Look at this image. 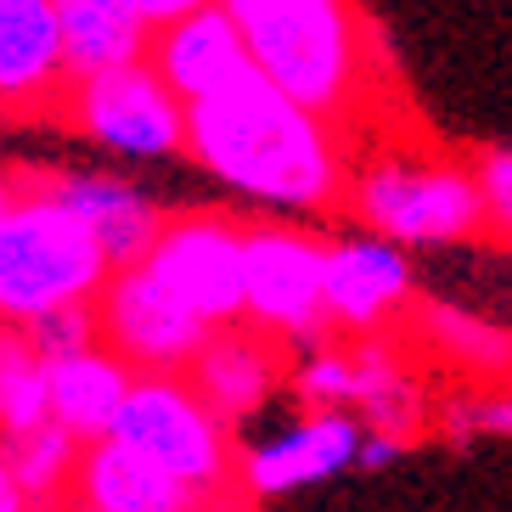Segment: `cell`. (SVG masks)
<instances>
[{
	"instance_id": "obj_14",
	"label": "cell",
	"mask_w": 512,
	"mask_h": 512,
	"mask_svg": "<svg viewBox=\"0 0 512 512\" xmlns=\"http://www.w3.org/2000/svg\"><path fill=\"white\" fill-rule=\"evenodd\" d=\"M62 512H237V507L197 496L192 484L169 479L164 467L130 451L124 439H96L79 456L74 490H68Z\"/></svg>"
},
{
	"instance_id": "obj_24",
	"label": "cell",
	"mask_w": 512,
	"mask_h": 512,
	"mask_svg": "<svg viewBox=\"0 0 512 512\" xmlns=\"http://www.w3.org/2000/svg\"><path fill=\"white\" fill-rule=\"evenodd\" d=\"M34 344H40V355L46 361H68V355H79V349L102 344V321H96V304H74V310H57V316L34 321Z\"/></svg>"
},
{
	"instance_id": "obj_18",
	"label": "cell",
	"mask_w": 512,
	"mask_h": 512,
	"mask_svg": "<svg viewBox=\"0 0 512 512\" xmlns=\"http://www.w3.org/2000/svg\"><path fill=\"white\" fill-rule=\"evenodd\" d=\"M400 327H406L411 349L456 366V372L473 377V383H507L512 377V332L496 327V321H484V316H473V310H456V304H445V299H417Z\"/></svg>"
},
{
	"instance_id": "obj_4",
	"label": "cell",
	"mask_w": 512,
	"mask_h": 512,
	"mask_svg": "<svg viewBox=\"0 0 512 512\" xmlns=\"http://www.w3.org/2000/svg\"><path fill=\"white\" fill-rule=\"evenodd\" d=\"M113 439L158 462L169 479L192 484L197 496L242 507L237 428L203 400V389L186 372H136V389L124 400Z\"/></svg>"
},
{
	"instance_id": "obj_22",
	"label": "cell",
	"mask_w": 512,
	"mask_h": 512,
	"mask_svg": "<svg viewBox=\"0 0 512 512\" xmlns=\"http://www.w3.org/2000/svg\"><path fill=\"white\" fill-rule=\"evenodd\" d=\"M287 389L304 411H344L355 406V344L344 332H332L310 349H293Z\"/></svg>"
},
{
	"instance_id": "obj_10",
	"label": "cell",
	"mask_w": 512,
	"mask_h": 512,
	"mask_svg": "<svg viewBox=\"0 0 512 512\" xmlns=\"http://www.w3.org/2000/svg\"><path fill=\"white\" fill-rule=\"evenodd\" d=\"M417 304V276L400 242L361 231L327 242V321L344 338L394 332Z\"/></svg>"
},
{
	"instance_id": "obj_20",
	"label": "cell",
	"mask_w": 512,
	"mask_h": 512,
	"mask_svg": "<svg viewBox=\"0 0 512 512\" xmlns=\"http://www.w3.org/2000/svg\"><path fill=\"white\" fill-rule=\"evenodd\" d=\"M51 422V361L29 327L0 321V439Z\"/></svg>"
},
{
	"instance_id": "obj_19",
	"label": "cell",
	"mask_w": 512,
	"mask_h": 512,
	"mask_svg": "<svg viewBox=\"0 0 512 512\" xmlns=\"http://www.w3.org/2000/svg\"><path fill=\"white\" fill-rule=\"evenodd\" d=\"M62 29L68 79H91L124 62H141L152 46V23L136 0H51Z\"/></svg>"
},
{
	"instance_id": "obj_5",
	"label": "cell",
	"mask_w": 512,
	"mask_h": 512,
	"mask_svg": "<svg viewBox=\"0 0 512 512\" xmlns=\"http://www.w3.org/2000/svg\"><path fill=\"white\" fill-rule=\"evenodd\" d=\"M344 209L400 248H445V242H467L484 231L479 175L456 158L372 152L349 169Z\"/></svg>"
},
{
	"instance_id": "obj_2",
	"label": "cell",
	"mask_w": 512,
	"mask_h": 512,
	"mask_svg": "<svg viewBox=\"0 0 512 512\" xmlns=\"http://www.w3.org/2000/svg\"><path fill=\"white\" fill-rule=\"evenodd\" d=\"M271 85L332 124L372 107V34L355 0H220Z\"/></svg>"
},
{
	"instance_id": "obj_26",
	"label": "cell",
	"mask_w": 512,
	"mask_h": 512,
	"mask_svg": "<svg viewBox=\"0 0 512 512\" xmlns=\"http://www.w3.org/2000/svg\"><path fill=\"white\" fill-rule=\"evenodd\" d=\"M411 445L406 439H394V434H361V456H355V467H389L400 462Z\"/></svg>"
},
{
	"instance_id": "obj_21",
	"label": "cell",
	"mask_w": 512,
	"mask_h": 512,
	"mask_svg": "<svg viewBox=\"0 0 512 512\" xmlns=\"http://www.w3.org/2000/svg\"><path fill=\"white\" fill-rule=\"evenodd\" d=\"M0 451H6V462H12L29 507L62 512V501H68V490H74L79 456H85V445H79L62 422H40V428H29V434L0 439Z\"/></svg>"
},
{
	"instance_id": "obj_7",
	"label": "cell",
	"mask_w": 512,
	"mask_h": 512,
	"mask_svg": "<svg viewBox=\"0 0 512 512\" xmlns=\"http://www.w3.org/2000/svg\"><path fill=\"white\" fill-rule=\"evenodd\" d=\"M57 119L91 147L113 152V158H136V164L186 152V102L169 91L147 57L91 79H68Z\"/></svg>"
},
{
	"instance_id": "obj_27",
	"label": "cell",
	"mask_w": 512,
	"mask_h": 512,
	"mask_svg": "<svg viewBox=\"0 0 512 512\" xmlns=\"http://www.w3.org/2000/svg\"><path fill=\"white\" fill-rule=\"evenodd\" d=\"M141 17H147L152 29H164V23H175V17L197 12V6H209V0H136Z\"/></svg>"
},
{
	"instance_id": "obj_29",
	"label": "cell",
	"mask_w": 512,
	"mask_h": 512,
	"mask_svg": "<svg viewBox=\"0 0 512 512\" xmlns=\"http://www.w3.org/2000/svg\"><path fill=\"white\" fill-rule=\"evenodd\" d=\"M12 203H17V175H6V169H0V226H6Z\"/></svg>"
},
{
	"instance_id": "obj_1",
	"label": "cell",
	"mask_w": 512,
	"mask_h": 512,
	"mask_svg": "<svg viewBox=\"0 0 512 512\" xmlns=\"http://www.w3.org/2000/svg\"><path fill=\"white\" fill-rule=\"evenodd\" d=\"M186 158L214 186L271 214H332L349 197L344 124L248 68L214 96L186 102Z\"/></svg>"
},
{
	"instance_id": "obj_23",
	"label": "cell",
	"mask_w": 512,
	"mask_h": 512,
	"mask_svg": "<svg viewBox=\"0 0 512 512\" xmlns=\"http://www.w3.org/2000/svg\"><path fill=\"white\" fill-rule=\"evenodd\" d=\"M439 434L445 439H473V434H490V439H512V383H484V389H467L456 400L439 406Z\"/></svg>"
},
{
	"instance_id": "obj_6",
	"label": "cell",
	"mask_w": 512,
	"mask_h": 512,
	"mask_svg": "<svg viewBox=\"0 0 512 512\" xmlns=\"http://www.w3.org/2000/svg\"><path fill=\"white\" fill-rule=\"evenodd\" d=\"M242 321L271 332L287 349H310L332 338L327 321V237L293 220H259L242 237Z\"/></svg>"
},
{
	"instance_id": "obj_11",
	"label": "cell",
	"mask_w": 512,
	"mask_h": 512,
	"mask_svg": "<svg viewBox=\"0 0 512 512\" xmlns=\"http://www.w3.org/2000/svg\"><path fill=\"white\" fill-rule=\"evenodd\" d=\"M361 434L366 428L355 411H304L299 422L242 445V496L271 501L344 473L361 456Z\"/></svg>"
},
{
	"instance_id": "obj_17",
	"label": "cell",
	"mask_w": 512,
	"mask_h": 512,
	"mask_svg": "<svg viewBox=\"0 0 512 512\" xmlns=\"http://www.w3.org/2000/svg\"><path fill=\"white\" fill-rule=\"evenodd\" d=\"M130 389H136V366L124 355H113L107 344L79 349L68 361H51V422H62L79 445L113 439Z\"/></svg>"
},
{
	"instance_id": "obj_13",
	"label": "cell",
	"mask_w": 512,
	"mask_h": 512,
	"mask_svg": "<svg viewBox=\"0 0 512 512\" xmlns=\"http://www.w3.org/2000/svg\"><path fill=\"white\" fill-rule=\"evenodd\" d=\"M287 372H293V349L276 344L271 332L248 327V321L214 327L203 338V349L192 355V366H186V377L203 389V400L231 428L271 406L276 394L287 389Z\"/></svg>"
},
{
	"instance_id": "obj_9",
	"label": "cell",
	"mask_w": 512,
	"mask_h": 512,
	"mask_svg": "<svg viewBox=\"0 0 512 512\" xmlns=\"http://www.w3.org/2000/svg\"><path fill=\"white\" fill-rule=\"evenodd\" d=\"M96 321H102V344L124 355L136 372H186L203 338L214 332L141 265L107 276V287L96 293Z\"/></svg>"
},
{
	"instance_id": "obj_3",
	"label": "cell",
	"mask_w": 512,
	"mask_h": 512,
	"mask_svg": "<svg viewBox=\"0 0 512 512\" xmlns=\"http://www.w3.org/2000/svg\"><path fill=\"white\" fill-rule=\"evenodd\" d=\"M119 271L79 209L51 175H17V203L0 226V321H34L96 304L107 276Z\"/></svg>"
},
{
	"instance_id": "obj_15",
	"label": "cell",
	"mask_w": 512,
	"mask_h": 512,
	"mask_svg": "<svg viewBox=\"0 0 512 512\" xmlns=\"http://www.w3.org/2000/svg\"><path fill=\"white\" fill-rule=\"evenodd\" d=\"M147 62L164 74V85L181 96V102L214 96L220 85H231V79H242L248 68H254L248 40H242V29L231 23V12L220 6V0L175 17V23H164V29H152Z\"/></svg>"
},
{
	"instance_id": "obj_12",
	"label": "cell",
	"mask_w": 512,
	"mask_h": 512,
	"mask_svg": "<svg viewBox=\"0 0 512 512\" xmlns=\"http://www.w3.org/2000/svg\"><path fill=\"white\" fill-rule=\"evenodd\" d=\"M68 57L51 0H0V119H57Z\"/></svg>"
},
{
	"instance_id": "obj_25",
	"label": "cell",
	"mask_w": 512,
	"mask_h": 512,
	"mask_svg": "<svg viewBox=\"0 0 512 512\" xmlns=\"http://www.w3.org/2000/svg\"><path fill=\"white\" fill-rule=\"evenodd\" d=\"M473 175L484 197V226L512 242V147H484L473 158Z\"/></svg>"
},
{
	"instance_id": "obj_28",
	"label": "cell",
	"mask_w": 512,
	"mask_h": 512,
	"mask_svg": "<svg viewBox=\"0 0 512 512\" xmlns=\"http://www.w3.org/2000/svg\"><path fill=\"white\" fill-rule=\"evenodd\" d=\"M0 512H34L29 496H23V484H17L12 462H6V451H0Z\"/></svg>"
},
{
	"instance_id": "obj_16",
	"label": "cell",
	"mask_w": 512,
	"mask_h": 512,
	"mask_svg": "<svg viewBox=\"0 0 512 512\" xmlns=\"http://www.w3.org/2000/svg\"><path fill=\"white\" fill-rule=\"evenodd\" d=\"M57 181V192L68 197L79 209V220L96 231V242L107 248V259L113 265H141L152 248V237L164 231V203H152L141 186L119 181V175H107V169H62V175H51Z\"/></svg>"
},
{
	"instance_id": "obj_8",
	"label": "cell",
	"mask_w": 512,
	"mask_h": 512,
	"mask_svg": "<svg viewBox=\"0 0 512 512\" xmlns=\"http://www.w3.org/2000/svg\"><path fill=\"white\" fill-rule=\"evenodd\" d=\"M242 237L248 226L226 209H175L164 214V231L152 237L141 271L209 327H231L248 310L242 293Z\"/></svg>"
},
{
	"instance_id": "obj_30",
	"label": "cell",
	"mask_w": 512,
	"mask_h": 512,
	"mask_svg": "<svg viewBox=\"0 0 512 512\" xmlns=\"http://www.w3.org/2000/svg\"><path fill=\"white\" fill-rule=\"evenodd\" d=\"M34 512H46V507H34Z\"/></svg>"
}]
</instances>
